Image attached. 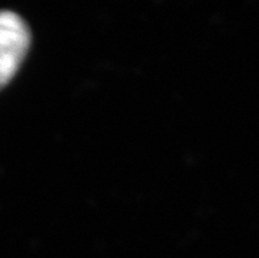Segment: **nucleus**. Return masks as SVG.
Returning a JSON list of instances; mask_svg holds the SVG:
<instances>
[{
  "label": "nucleus",
  "instance_id": "nucleus-1",
  "mask_svg": "<svg viewBox=\"0 0 259 258\" xmlns=\"http://www.w3.org/2000/svg\"><path fill=\"white\" fill-rule=\"evenodd\" d=\"M30 45L29 28L17 13L0 11V88L10 83Z\"/></svg>",
  "mask_w": 259,
  "mask_h": 258
}]
</instances>
